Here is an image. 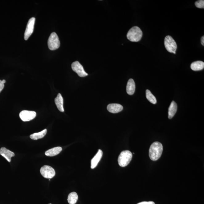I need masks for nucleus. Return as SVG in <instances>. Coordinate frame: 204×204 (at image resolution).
<instances>
[{
    "label": "nucleus",
    "mask_w": 204,
    "mask_h": 204,
    "mask_svg": "<svg viewBox=\"0 0 204 204\" xmlns=\"http://www.w3.org/2000/svg\"><path fill=\"white\" fill-rule=\"evenodd\" d=\"M163 151V146L159 142H154L150 145L149 150V156L153 161H157L160 158Z\"/></svg>",
    "instance_id": "nucleus-1"
},
{
    "label": "nucleus",
    "mask_w": 204,
    "mask_h": 204,
    "mask_svg": "<svg viewBox=\"0 0 204 204\" xmlns=\"http://www.w3.org/2000/svg\"><path fill=\"white\" fill-rule=\"evenodd\" d=\"M143 36V32L138 27H132L128 32L127 37L130 41L133 42H137L140 41Z\"/></svg>",
    "instance_id": "nucleus-2"
},
{
    "label": "nucleus",
    "mask_w": 204,
    "mask_h": 204,
    "mask_svg": "<svg viewBox=\"0 0 204 204\" xmlns=\"http://www.w3.org/2000/svg\"><path fill=\"white\" fill-rule=\"evenodd\" d=\"M132 158L133 153L129 150H126L122 151L118 157V164L122 167L126 166L129 164Z\"/></svg>",
    "instance_id": "nucleus-3"
},
{
    "label": "nucleus",
    "mask_w": 204,
    "mask_h": 204,
    "mask_svg": "<svg viewBox=\"0 0 204 204\" xmlns=\"http://www.w3.org/2000/svg\"><path fill=\"white\" fill-rule=\"evenodd\" d=\"M48 46L51 51H55L59 47L60 41L58 35L56 33H51L48 39Z\"/></svg>",
    "instance_id": "nucleus-4"
},
{
    "label": "nucleus",
    "mask_w": 204,
    "mask_h": 204,
    "mask_svg": "<svg viewBox=\"0 0 204 204\" xmlns=\"http://www.w3.org/2000/svg\"><path fill=\"white\" fill-rule=\"evenodd\" d=\"M165 47L169 52L176 53L177 48L176 43L173 38L170 36L165 37L164 41Z\"/></svg>",
    "instance_id": "nucleus-5"
},
{
    "label": "nucleus",
    "mask_w": 204,
    "mask_h": 204,
    "mask_svg": "<svg viewBox=\"0 0 204 204\" xmlns=\"http://www.w3.org/2000/svg\"><path fill=\"white\" fill-rule=\"evenodd\" d=\"M40 173L45 178L51 179L55 175L54 169L49 165H43L40 169Z\"/></svg>",
    "instance_id": "nucleus-6"
},
{
    "label": "nucleus",
    "mask_w": 204,
    "mask_h": 204,
    "mask_svg": "<svg viewBox=\"0 0 204 204\" xmlns=\"http://www.w3.org/2000/svg\"><path fill=\"white\" fill-rule=\"evenodd\" d=\"M71 68L73 71L77 73L78 76L81 77H84L88 75L85 71L82 65L78 61H75L72 63Z\"/></svg>",
    "instance_id": "nucleus-7"
},
{
    "label": "nucleus",
    "mask_w": 204,
    "mask_h": 204,
    "mask_svg": "<svg viewBox=\"0 0 204 204\" xmlns=\"http://www.w3.org/2000/svg\"><path fill=\"white\" fill-rule=\"evenodd\" d=\"M36 115L35 112L26 110H23L19 113L20 118L24 122L31 121L35 118Z\"/></svg>",
    "instance_id": "nucleus-8"
},
{
    "label": "nucleus",
    "mask_w": 204,
    "mask_h": 204,
    "mask_svg": "<svg viewBox=\"0 0 204 204\" xmlns=\"http://www.w3.org/2000/svg\"><path fill=\"white\" fill-rule=\"evenodd\" d=\"M35 22V18L34 17L31 18L28 21L24 33V38L25 40H28L34 31Z\"/></svg>",
    "instance_id": "nucleus-9"
},
{
    "label": "nucleus",
    "mask_w": 204,
    "mask_h": 204,
    "mask_svg": "<svg viewBox=\"0 0 204 204\" xmlns=\"http://www.w3.org/2000/svg\"><path fill=\"white\" fill-rule=\"evenodd\" d=\"M0 154L4 157L9 162L11 161V157L14 156L15 154L10 150L2 147L0 149Z\"/></svg>",
    "instance_id": "nucleus-10"
},
{
    "label": "nucleus",
    "mask_w": 204,
    "mask_h": 204,
    "mask_svg": "<svg viewBox=\"0 0 204 204\" xmlns=\"http://www.w3.org/2000/svg\"><path fill=\"white\" fill-rule=\"evenodd\" d=\"M123 106L118 104H110L107 106V109L110 112L116 113L120 112L123 110Z\"/></svg>",
    "instance_id": "nucleus-11"
},
{
    "label": "nucleus",
    "mask_w": 204,
    "mask_h": 204,
    "mask_svg": "<svg viewBox=\"0 0 204 204\" xmlns=\"http://www.w3.org/2000/svg\"><path fill=\"white\" fill-rule=\"evenodd\" d=\"M103 151L101 149L98 150L97 153L93 157L91 161V168L92 169L96 168L99 162H100L103 156Z\"/></svg>",
    "instance_id": "nucleus-12"
},
{
    "label": "nucleus",
    "mask_w": 204,
    "mask_h": 204,
    "mask_svg": "<svg viewBox=\"0 0 204 204\" xmlns=\"http://www.w3.org/2000/svg\"><path fill=\"white\" fill-rule=\"evenodd\" d=\"M135 84L133 79H130L127 83L126 91L128 94L132 95L135 93Z\"/></svg>",
    "instance_id": "nucleus-13"
},
{
    "label": "nucleus",
    "mask_w": 204,
    "mask_h": 204,
    "mask_svg": "<svg viewBox=\"0 0 204 204\" xmlns=\"http://www.w3.org/2000/svg\"><path fill=\"white\" fill-rule=\"evenodd\" d=\"M55 102L58 109L60 112H64V110L63 107V98L60 93H58L57 96L55 99Z\"/></svg>",
    "instance_id": "nucleus-14"
},
{
    "label": "nucleus",
    "mask_w": 204,
    "mask_h": 204,
    "mask_svg": "<svg viewBox=\"0 0 204 204\" xmlns=\"http://www.w3.org/2000/svg\"><path fill=\"white\" fill-rule=\"evenodd\" d=\"M177 110V105L175 101H173L169 107L168 111V118L171 119L174 116Z\"/></svg>",
    "instance_id": "nucleus-15"
},
{
    "label": "nucleus",
    "mask_w": 204,
    "mask_h": 204,
    "mask_svg": "<svg viewBox=\"0 0 204 204\" xmlns=\"http://www.w3.org/2000/svg\"><path fill=\"white\" fill-rule=\"evenodd\" d=\"M62 150L61 147H57L47 150L45 153V155L48 157L56 156L59 154Z\"/></svg>",
    "instance_id": "nucleus-16"
},
{
    "label": "nucleus",
    "mask_w": 204,
    "mask_h": 204,
    "mask_svg": "<svg viewBox=\"0 0 204 204\" xmlns=\"http://www.w3.org/2000/svg\"><path fill=\"white\" fill-rule=\"evenodd\" d=\"M190 68L194 71H201L204 68V63L202 61L194 62L190 65Z\"/></svg>",
    "instance_id": "nucleus-17"
},
{
    "label": "nucleus",
    "mask_w": 204,
    "mask_h": 204,
    "mask_svg": "<svg viewBox=\"0 0 204 204\" xmlns=\"http://www.w3.org/2000/svg\"><path fill=\"white\" fill-rule=\"evenodd\" d=\"M47 133V130L45 129L39 133L32 134L30 135V138L32 140H37L43 138L46 135Z\"/></svg>",
    "instance_id": "nucleus-18"
},
{
    "label": "nucleus",
    "mask_w": 204,
    "mask_h": 204,
    "mask_svg": "<svg viewBox=\"0 0 204 204\" xmlns=\"http://www.w3.org/2000/svg\"><path fill=\"white\" fill-rule=\"evenodd\" d=\"M78 195L75 192H72L68 195L67 200L70 204H75L78 200Z\"/></svg>",
    "instance_id": "nucleus-19"
},
{
    "label": "nucleus",
    "mask_w": 204,
    "mask_h": 204,
    "mask_svg": "<svg viewBox=\"0 0 204 204\" xmlns=\"http://www.w3.org/2000/svg\"><path fill=\"white\" fill-rule=\"evenodd\" d=\"M146 97L147 99L153 104H156L157 101L156 98L152 94L149 90H146Z\"/></svg>",
    "instance_id": "nucleus-20"
},
{
    "label": "nucleus",
    "mask_w": 204,
    "mask_h": 204,
    "mask_svg": "<svg viewBox=\"0 0 204 204\" xmlns=\"http://www.w3.org/2000/svg\"><path fill=\"white\" fill-rule=\"evenodd\" d=\"M195 6L199 8H204V0H199L195 2Z\"/></svg>",
    "instance_id": "nucleus-21"
},
{
    "label": "nucleus",
    "mask_w": 204,
    "mask_h": 204,
    "mask_svg": "<svg viewBox=\"0 0 204 204\" xmlns=\"http://www.w3.org/2000/svg\"><path fill=\"white\" fill-rule=\"evenodd\" d=\"M4 87V83H3L2 81L0 80V93L2 91Z\"/></svg>",
    "instance_id": "nucleus-22"
},
{
    "label": "nucleus",
    "mask_w": 204,
    "mask_h": 204,
    "mask_svg": "<svg viewBox=\"0 0 204 204\" xmlns=\"http://www.w3.org/2000/svg\"><path fill=\"white\" fill-rule=\"evenodd\" d=\"M137 204H155L154 202H140V203H138Z\"/></svg>",
    "instance_id": "nucleus-23"
},
{
    "label": "nucleus",
    "mask_w": 204,
    "mask_h": 204,
    "mask_svg": "<svg viewBox=\"0 0 204 204\" xmlns=\"http://www.w3.org/2000/svg\"><path fill=\"white\" fill-rule=\"evenodd\" d=\"M201 43L202 46H204V36H202L201 38Z\"/></svg>",
    "instance_id": "nucleus-24"
},
{
    "label": "nucleus",
    "mask_w": 204,
    "mask_h": 204,
    "mask_svg": "<svg viewBox=\"0 0 204 204\" xmlns=\"http://www.w3.org/2000/svg\"><path fill=\"white\" fill-rule=\"evenodd\" d=\"M2 81V82L3 83H4V84L6 83V80H3Z\"/></svg>",
    "instance_id": "nucleus-25"
},
{
    "label": "nucleus",
    "mask_w": 204,
    "mask_h": 204,
    "mask_svg": "<svg viewBox=\"0 0 204 204\" xmlns=\"http://www.w3.org/2000/svg\"><path fill=\"white\" fill-rule=\"evenodd\" d=\"M49 181L51 180V179H49Z\"/></svg>",
    "instance_id": "nucleus-26"
},
{
    "label": "nucleus",
    "mask_w": 204,
    "mask_h": 204,
    "mask_svg": "<svg viewBox=\"0 0 204 204\" xmlns=\"http://www.w3.org/2000/svg\"><path fill=\"white\" fill-rule=\"evenodd\" d=\"M52 204L50 203V204Z\"/></svg>",
    "instance_id": "nucleus-27"
}]
</instances>
